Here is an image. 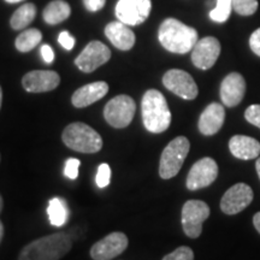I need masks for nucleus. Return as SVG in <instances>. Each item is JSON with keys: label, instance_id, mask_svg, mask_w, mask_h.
Here are the masks:
<instances>
[{"label": "nucleus", "instance_id": "21", "mask_svg": "<svg viewBox=\"0 0 260 260\" xmlns=\"http://www.w3.org/2000/svg\"><path fill=\"white\" fill-rule=\"evenodd\" d=\"M71 14V8L64 0H53L45 8L42 12V17L46 23L54 25L59 24L65 19L69 18Z\"/></svg>", "mask_w": 260, "mask_h": 260}, {"label": "nucleus", "instance_id": "39", "mask_svg": "<svg viewBox=\"0 0 260 260\" xmlns=\"http://www.w3.org/2000/svg\"><path fill=\"white\" fill-rule=\"evenodd\" d=\"M2 102H3V90H2V87H0V107H2Z\"/></svg>", "mask_w": 260, "mask_h": 260}, {"label": "nucleus", "instance_id": "40", "mask_svg": "<svg viewBox=\"0 0 260 260\" xmlns=\"http://www.w3.org/2000/svg\"><path fill=\"white\" fill-rule=\"evenodd\" d=\"M2 210H3V198L2 195H0V212H2Z\"/></svg>", "mask_w": 260, "mask_h": 260}, {"label": "nucleus", "instance_id": "30", "mask_svg": "<svg viewBox=\"0 0 260 260\" xmlns=\"http://www.w3.org/2000/svg\"><path fill=\"white\" fill-rule=\"evenodd\" d=\"M245 118L260 129V105H251L245 112Z\"/></svg>", "mask_w": 260, "mask_h": 260}, {"label": "nucleus", "instance_id": "35", "mask_svg": "<svg viewBox=\"0 0 260 260\" xmlns=\"http://www.w3.org/2000/svg\"><path fill=\"white\" fill-rule=\"evenodd\" d=\"M253 224H254L256 232L260 234V212L254 214V217H253Z\"/></svg>", "mask_w": 260, "mask_h": 260}, {"label": "nucleus", "instance_id": "38", "mask_svg": "<svg viewBox=\"0 0 260 260\" xmlns=\"http://www.w3.org/2000/svg\"><path fill=\"white\" fill-rule=\"evenodd\" d=\"M5 2L10 3V4H15V3H19V2H22V0H5Z\"/></svg>", "mask_w": 260, "mask_h": 260}, {"label": "nucleus", "instance_id": "11", "mask_svg": "<svg viewBox=\"0 0 260 260\" xmlns=\"http://www.w3.org/2000/svg\"><path fill=\"white\" fill-rule=\"evenodd\" d=\"M110 58H111V51L105 44L100 41H92L75 59V64L81 71L88 74L107 63Z\"/></svg>", "mask_w": 260, "mask_h": 260}, {"label": "nucleus", "instance_id": "19", "mask_svg": "<svg viewBox=\"0 0 260 260\" xmlns=\"http://www.w3.org/2000/svg\"><path fill=\"white\" fill-rule=\"evenodd\" d=\"M105 35L116 48L129 51L135 45V34L128 25L119 22H111L106 25Z\"/></svg>", "mask_w": 260, "mask_h": 260}, {"label": "nucleus", "instance_id": "34", "mask_svg": "<svg viewBox=\"0 0 260 260\" xmlns=\"http://www.w3.org/2000/svg\"><path fill=\"white\" fill-rule=\"evenodd\" d=\"M41 54H42V58H44V60L46 61L47 64H51L52 61L54 60V52L51 48V46H48V45H44V46L41 47Z\"/></svg>", "mask_w": 260, "mask_h": 260}, {"label": "nucleus", "instance_id": "29", "mask_svg": "<svg viewBox=\"0 0 260 260\" xmlns=\"http://www.w3.org/2000/svg\"><path fill=\"white\" fill-rule=\"evenodd\" d=\"M80 160L76 158H69L65 161L64 174L65 176L70 180H76L79 177V169H80Z\"/></svg>", "mask_w": 260, "mask_h": 260}, {"label": "nucleus", "instance_id": "37", "mask_svg": "<svg viewBox=\"0 0 260 260\" xmlns=\"http://www.w3.org/2000/svg\"><path fill=\"white\" fill-rule=\"evenodd\" d=\"M3 237H4V225H3L2 220H0V242H2Z\"/></svg>", "mask_w": 260, "mask_h": 260}, {"label": "nucleus", "instance_id": "9", "mask_svg": "<svg viewBox=\"0 0 260 260\" xmlns=\"http://www.w3.org/2000/svg\"><path fill=\"white\" fill-rule=\"evenodd\" d=\"M151 9V0H118L116 16L126 25H139L148 18Z\"/></svg>", "mask_w": 260, "mask_h": 260}, {"label": "nucleus", "instance_id": "14", "mask_svg": "<svg viewBox=\"0 0 260 260\" xmlns=\"http://www.w3.org/2000/svg\"><path fill=\"white\" fill-rule=\"evenodd\" d=\"M220 54V44L216 38L206 37L198 40L191 50V61L201 70L211 69Z\"/></svg>", "mask_w": 260, "mask_h": 260}, {"label": "nucleus", "instance_id": "33", "mask_svg": "<svg viewBox=\"0 0 260 260\" xmlns=\"http://www.w3.org/2000/svg\"><path fill=\"white\" fill-rule=\"evenodd\" d=\"M84 6L90 12H96L105 6L106 0H83Z\"/></svg>", "mask_w": 260, "mask_h": 260}, {"label": "nucleus", "instance_id": "23", "mask_svg": "<svg viewBox=\"0 0 260 260\" xmlns=\"http://www.w3.org/2000/svg\"><path fill=\"white\" fill-rule=\"evenodd\" d=\"M35 16H37V8L31 3H28V4L22 5L21 8L16 10L12 15L11 21H10V24H11L12 29L19 30V29H23L28 24H30Z\"/></svg>", "mask_w": 260, "mask_h": 260}, {"label": "nucleus", "instance_id": "13", "mask_svg": "<svg viewBox=\"0 0 260 260\" xmlns=\"http://www.w3.org/2000/svg\"><path fill=\"white\" fill-rule=\"evenodd\" d=\"M253 190L246 183H236L229 188L220 200V210L225 214L241 212L252 203Z\"/></svg>", "mask_w": 260, "mask_h": 260}, {"label": "nucleus", "instance_id": "32", "mask_svg": "<svg viewBox=\"0 0 260 260\" xmlns=\"http://www.w3.org/2000/svg\"><path fill=\"white\" fill-rule=\"evenodd\" d=\"M249 47L256 56L260 57V28L255 29L249 38Z\"/></svg>", "mask_w": 260, "mask_h": 260}, {"label": "nucleus", "instance_id": "31", "mask_svg": "<svg viewBox=\"0 0 260 260\" xmlns=\"http://www.w3.org/2000/svg\"><path fill=\"white\" fill-rule=\"evenodd\" d=\"M58 41H59V44L63 46L65 50L70 51L73 50L74 46H75V38L71 37L68 31H61L59 34V37H58Z\"/></svg>", "mask_w": 260, "mask_h": 260}, {"label": "nucleus", "instance_id": "2", "mask_svg": "<svg viewBox=\"0 0 260 260\" xmlns=\"http://www.w3.org/2000/svg\"><path fill=\"white\" fill-rule=\"evenodd\" d=\"M158 39L167 51L184 54L193 50L199 37L194 28L188 27L176 18H167L159 27Z\"/></svg>", "mask_w": 260, "mask_h": 260}, {"label": "nucleus", "instance_id": "28", "mask_svg": "<svg viewBox=\"0 0 260 260\" xmlns=\"http://www.w3.org/2000/svg\"><path fill=\"white\" fill-rule=\"evenodd\" d=\"M162 260H194V252L187 246H181L174 252L165 255Z\"/></svg>", "mask_w": 260, "mask_h": 260}, {"label": "nucleus", "instance_id": "10", "mask_svg": "<svg viewBox=\"0 0 260 260\" xmlns=\"http://www.w3.org/2000/svg\"><path fill=\"white\" fill-rule=\"evenodd\" d=\"M218 176V165L212 158H203L191 167L187 176V188L198 190L212 184Z\"/></svg>", "mask_w": 260, "mask_h": 260}, {"label": "nucleus", "instance_id": "12", "mask_svg": "<svg viewBox=\"0 0 260 260\" xmlns=\"http://www.w3.org/2000/svg\"><path fill=\"white\" fill-rule=\"evenodd\" d=\"M128 243L125 234L119 232L111 233L94 243L90 248V256L93 260H112L125 251Z\"/></svg>", "mask_w": 260, "mask_h": 260}, {"label": "nucleus", "instance_id": "27", "mask_svg": "<svg viewBox=\"0 0 260 260\" xmlns=\"http://www.w3.org/2000/svg\"><path fill=\"white\" fill-rule=\"evenodd\" d=\"M110 181H111V169H110L109 164H106V162L100 164L95 177L96 186L99 188H105L110 184Z\"/></svg>", "mask_w": 260, "mask_h": 260}, {"label": "nucleus", "instance_id": "36", "mask_svg": "<svg viewBox=\"0 0 260 260\" xmlns=\"http://www.w3.org/2000/svg\"><path fill=\"white\" fill-rule=\"evenodd\" d=\"M255 169H256V174H258L259 180H260V157H258V159H256V162H255Z\"/></svg>", "mask_w": 260, "mask_h": 260}, {"label": "nucleus", "instance_id": "5", "mask_svg": "<svg viewBox=\"0 0 260 260\" xmlns=\"http://www.w3.org/2000/svg\"><path fill=\"white\" fill-rule=\"evenodd\" d=\"M190 144L186 136H177L162 151L159 161V175L164 180H170L180 172L182 165L189 153Z\"/></svg>", "mask_w": 260, "mask_h": 260}, {"label": "nucleus", "instance_id": "22", "mask_svg": "<svg viewBox=\"0 0 260 260\" xmlns=\"http://www.w3.org/2000/svg\"><path fill=\"white\" fill-rule=\"evenodd\" d=\"M47 214L50 223L54 226H61L67 223L68 219V206L67 203L60 198H53L50 200L47 207Z\"/></svg>", "mask_w": 260, "mask_h": 260}, {"label": "nucleus", "instance_id": "25", "mask_svg": "<svg viewBox=\"0 0 260 260\" xmlns=\"http://www.w3.org/2000/svg\"><path fill=\"white\" fill-rule=\"evenodd\" d=\"M233 10V0H217V5L210 12V18L217 23H223L230 17Z\"/></svg>", "mask_w": 260, "mask_h": 260}, {"label": "nucleus", "instance_id": "6", "mask_svg": "<svg viewBox=\"0 0 260 260\" xmlns=\"http://www.w3.org/2000/svg\"><path fill=\"white\" fill-rule=\"evenodd\" d=\"M136 111L135 102L129 95H117L110 100L104 109V117L106 122L113 128L122 129L126 128L133 118H134Z\"/></svg>", "mask_w": 260, "mask_h": 260}, {"label": "nucleus", "instance_id": "26", "mask_svg": "<svg viewBox=\"0 0 260 260\" xmlns=\"http://www.w3.org/2000/svg\"><path fill=\"white\" fill-rule=\"evenodd\" d=\"M233 10L241 16H251L258 10V0H233Z\"/></svg>", "mask_w": 260, "mask_h": 260}, {"label": "nucleus", "instance_id": "3", "mask_svg": "<svg viewBox=\"0 0 260 260\" xmlns=\"http://www.w3.org/2000/svg\"><path fill=\"white\" fill-rule=\"evenodd\" d=\"M142 122L153 134H160L171 124V112L167 99L157 89H148L141 103Z\"/></svg>", "mask_w": 260, "mask_h": 260}, {"label": "nucleus", "instance_id": "1", "mask_svg": "<svg viewBox=\"0 0 260 260\" xmlns=\"http://www.w3.org/2000/svg\"><path fill=\"white\" fill-rule=\"evenodd\" d=\"M73 239L65 233L40 237L24 247L18 260H59L70 252Z\"/></svg>", "mask_w": 260, "mask_h": 260}, {"label": "nucleus", "instance_id": "17", "mask_svg": "<svg viewBox=\"0 0 260 260\" xmlns=\"http://www.w3.org/2000/svg\"><path fill=\"white\" fill-rule=\"evenodd\" d=\"M225 119V110L218 103L210 104L199 118V132L205 136L217 134L223 126Z\"/></svg>", "mask_w": 260, "mask_h": 260}, {"label": "nucleus", "instance_id": "18", "mask_svg": "<svg viewBox=\"0 0 260 260\" xmlns=\"http://www.w3.org/2000/svg\"><path fill=\"white\" fill-rule=\"evenodd\" d=\"M107 92H109V84L104 81L86 84L73 94L71 103L75 107L82 109V107H87L92 105L93 103H96L98 100L103 99Z\"/></svg>", "mask_w": 260, "mask_h": 260}, {"label": "nucleus", "instance_id": "8", "mask_svg": "<svg viewBox=\"0 0 260 260\" xmlns=\"http://www.w3.org/2000/svg\"><path fill=\"white\" fill-rule=\"evenodd\" d=\"M162 84L165 88L184 100H193L199 94V89L193 77L180 69L167 71L162 76Z\"/></svg>", "mask_w": 260, "mask_h": 260}, {"label": "nucleus", "instance_id": "20", "mask_svg": "<svg viewBox=\"0 0 260 260\" xmlns=\"http://www.w3.org/2000/svg\"><path fill=\"white\" fill-rule=\"evenodd\" d=\"M229 148L234 157L242 160L255 159L260 155V142L249 136H233L229 141Z\"/></svg>", "mask_w": 260, "mask_h": 260}, {"label": "nucleus", "instance_id": "15", "mask_svg": "<svg viewBox=\"0 0 260 260\" xmlns=\"http://www.w3.org/2000/svg\"><path fill=\"white\" fill-rule=\"evenodd\" d=\"M60 83V77L56 71L34 70L25 74L22 79L23 88L29 93H45L56 89Z\"/></svg>", "mask_w": 260, "mask_h": 260}, {"label": "nucleus", "instance_id": "16", "mask_svg": "<svg viewBox=\"0 0 260 260\" xmlns=\"http://www.w3.org/2000/svg\"><path fill=\"white\" fill-rule=\"evenodd\" d=\"M220 99L228 107H235L242 102L246 93V81L239 73H232L224 77L220 84Z\"/></svg>", "mask_w": 260, "mask_h": 260}, {"label": "nucleus", "instance_id": "4", "mask_svg": "<svg viewBox=\"0 0 260 260\" xmlns=\"http://www.w3.org/2000/svg\"><path fill=\"white\" fill-rule=\"evenodd\" d=\"M61 140L68 147L80 153H96L103 148L99 133L81 122L71 123L64 129Z\"/></svg>", "mask_w": 260, "mask_h": 260}, {"label": "nucleus", "instance_id": "7", "mask_svg": "<svg viewBox=\"0 0 260 260\" xmlns=\"http://www.w3.org/2000/svg\"><path fill=\"white\" fill-rule=\"evenodd\" d=\"M209 205L201 200H189L182 209V228L183 232L190 239H197L203 232V223L209 218Z\"/></svg>", "mask_w": 260, "mask_h": 260}, {"label": "nucleus", "instance_id": "24", "mask_svg": "<svg viewBox=\"0 0 260 260\" xmlns=\"http://www.w3.org/2000/svg\"><path fill=\"white\" fill-rule=\"evenodd\" d=\"M42 34L39 29H28L18 35L15 41V46L19 52H29L40 44Z\"/></svg>", "mask_w": 260, "mask_h": 260}]
</instances>
